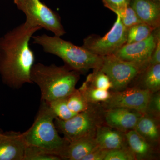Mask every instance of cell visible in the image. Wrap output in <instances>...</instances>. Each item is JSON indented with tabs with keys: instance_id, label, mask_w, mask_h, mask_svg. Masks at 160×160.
Returning <instances> with one entry per match:
<instances>
[{
	"instance_id": "obj_6",
	"label": "cell",
	"mask_w": 160,
	"mask_h": 160,
	"mask_svg": "<svg viewBox=\"0 0 160 160\" xmlns=\"http://www.w3.org/2000/svg\"><path fill=\"white\" fill-rule=\"evenodd\" d=\"M127 30L117 16L116 21L108 33L103 37L96 34L88 36L83 40L82 46L92 53L102 57L113 54L126 44Z\"/></svg>"
},
{
	"instance_id": "obj_31",
	"label": "cell",
	"mask_w": 160,
	"mask_h": 160,
	"mask_svg": "<svg viewBox=\"0 0 160 160\" xmlns=\"http://www.w3.org/2000/svg\"><path fill=\"white\" fill-rule=\"evenodd\" d=\"M13 1L15 4L17 6L18 9L20 10L25 2V0H13Z\"/></svg>"
},
{
	"instance_id": "obj_26",
	"label": "cell",
	"mask_w": 160,
	"mask_h": 160,
	"mask_svg": "<svg viewBox=\"0 0 160 160\" xmlns=\"http://www.w3.org/2000/svg\"><path fill=\"white\" fill-rule=\"evenodd\" d=\"M136 160L129 148L126 147L120 149L109 150L104 160Z\"/></svg>"
},
{
	"instance_id": "obj_25",
	"label": "cell",
	"mask_w": 160,
	"mask_h": 160,
	"mask_svg": "<svg viewBox=\"0 0 160 160\" xmlns=\"http://www.w3.org/2000/svg\"><path fill=\"white\" fill-rule=\"evenodd\" d=\"M116 14L119 17L123 25L127 29L134 25L142 23L129 4Z\"/></svg>"
},
{
	"instance_id": "obj_24",
	"label": "cell",
	"mask_w": 160,
	"mask_h": 160,
	"mask_svg": "<svg viewBox=\"0 0 160 160\" xmlns=\"http://www.w3.org/2000/svg\"><path fill=\"white\" fill-rule=\"evenodd\" d=\"M47 103L56 118L60 119L68 120L78 114L72 112L69 109L67 105L66 98L58 99Z\"/></svg>"
},
{
	"instance_id": "obj_2",
	"label": "cell",
	"mask_w": 160,
	"mask_h": 160,
	"mask_svg": "<svg viewBox=\"0 0 160 160\" xmlns=\"http://www.w3.org/2000/svg\"><path fill=\"white\" fill-rule=\"evenodd\" d=\"M80 74L66 65L47 66L38 63L32 68L30 78L32 84L39 88L41 100L49 102L71 94L76 89Z\"/></svg>"
},
{
	"instance_id": "obj_23",
	"label": "cell",
	"mask_w": 160,
	"mask_h": 160,
	"mask_svg": "<svg viewBox=\"0 0 160 160\" xmlns=\"http://www.w3.org/2000/svg\"><path fill=\"white\" fill-rule=\"evenodd\" d=\"M79 89L89 103L106 102L111 94L109 90L90 87L84 83Z\"/></svg>"
},
{
	"instance_id": "obj_4",
	"label": "cell",
	"mask_w": 160,
	"mask_h": 160,
	"mask_svg": "<svg viewBox=\"0 0 160 160\" xmlns=\"http://www.w3.org/2000/svg\"><path fill=\"white\" fill-rule=\"evenodd\" d=\"M55 118L48 103L41 100L33 124L22 135L27 145L42 148L62 158V153L69 142L59 134L55 125Z\"/></svg>"
},
{
	"instance_id": "obj_17",
	"label": "cell",
	"mask_w": 160,
	"mask_h": 160,
	"mask_svg": "<svg viewBox=\"0 0 160 160\" xmlns=\"http://www.w3.org/2000/svg\"><path fill=\"white\" fill-rule=\"evenodd\" d=\"M158 126L154 117L150 115H142L134 129L149 143H155L159 140Z\"/></svg>"
},
{
	"instance_id": "obj_7",
	"label": "cell",
	"mask_w": 160,
	"mask_h": 160,
	"mask_svg": "<svg viewBox=\"0 0 160 160\" xmlns=\"http://www.w3.org/2000/svg\"><path fill=\"white\" fill-rule=\"evenodd\" d=\"M20 10L25 13L26 22L30 25L40 26L60 37L66 34L59 15L40 0H25Z\"/></svg>"
},
{
	"instance_id": "obj_30",
	"label": "cell",
	"mask_w": 160,
	"mask_h": 160,
	"mask_svg": "<svg viewBox=\"0 0 160 160\" xmlns=\"http://www.w3.org/2000/svg\"><path fill=\"white\" fill-rule=\"evenodd\" d=\"M158 64H160V39L158 41L149 62V65Z\"/></svg>"
},
{
	"instance_id": "obj_15",
	"label": "cell",
	"mask_w": 160,
	"mask_h": 160,
	"mask_svg": "<svg viewBox=\"0 0 160 160\" xmlns=\"http://www.w3.org/2000/svg\"><path fill=\"white\" fill-rule=\"evenodd\" d=\"M98 146L95 136L80 138L69 142L61 156L62 160H82Z\"/></svg>"
},
{
	"instance_id": "obj_18",
	"label": "cell",
	"mask_w": 160,
	"mask_h": 160,
	"mask_svg": "<svg viewBox=\"0 0 160 160\" xmlns=\"http://www.w3.org/2000/svg\"><path fill=\"white\" fill-rule=\"evenodd\" d=\"M137 79L139 80L142 89H147L152 93L159 91L160 64L149 65L141 72Z\"/></svg>"
},
{
	"instance_id": "obj_13",
	"label": "cell",
	"mask_w": 160,
	"mask_h": 160,
	"mask_svg": "<svg viewBox=\"0 0 160 160\" xmlns=\"http://www.w3.org/2000/svg\"><path fill=\"white\" fill-rule=\"evenodd\" d=\"M129 5L142 22L154 29L160 27V1L130 0Z\"/></svg>"
},
{
	"instance_id": "obj_21",
	"label": "cell",
	"mask_w": 160,
	"mask_h": 160,
	"mask_svg": "<svg viewBox=\"0 0 160 160\" xmlns=\"http://www.w3.org/2000/svg\"><path fill=\"white\" fill-rule=\"evenodd\" d=\"M67 105L69 109L75 113H79L89 109V103L87 102L79 89H75L66 97Z\"/></svg>"
},
{
	"instance_id": "obj_29",
	"label": "cell",
	"mask_w": 160,
	"mask_h": 160,
	"mask_svg": "<svg viewBox=\"0 0 160 160\" xmlns=\"http://www.w3.org/2000/svg\"><path fill=\"white\" fill-rule=\"evenodd\" d=\"M108 151L98 146L89 154L83 158L82 160H104Z\"/></svg>"
},
{
	"instance_id": "obj_10",
	"label": "cell",
	"mask_w": 160,
	"mask_h": 160,
	"mask_svg": "<svg viewBox=\"0 0 160 160\" xmlns=\"http://www.w3.org/2000/svg\"><path fill=\"white\" fill-rule=\"evenodd\" d=\"M152 92L138 87H127L111 93L110 97L102 105L106 109L111 108H127L146 114Z\"/></svg>"
},
{
	"instance_id": "obj_9",
	"label": "cell",
	"mask_w": 160,
	"mask_h": 160,
	"mask_svg": "<svg viewBox=\"0 0 160 160\" xmlns=\"http://www.w3.org/2000/svg\"><path fill=\"white\" fill-rule=\"evenodd\" d=\"M159 39L160 27H158L145 39L137 42L125 44L113 55L121 59L146 68L149 65L152 55Z\"/></svg>"
},
{
	"instance_id": "obj_5",
	"label": "cell",
	"mask_w": 160,
	"mask_h": 160,
	"mask_svg": "<svg viewBox=\"0 0 160 160\" xmlns=\"http://www.w3.org/2000/svg\"><path fill=\"white\" fill-rule=\"evenodd\" d=\"M145 69L112 54L103 57L99 69L109 77L112 84V89L118 91L128 87Z\"/></svg>"
},
{
	"instance_id": "obj_16",
	"label": "cell",
	"mask_w": 160,
	"mask_h": 160,
	"mask_svg": "<svg viewBox=\"0 0 160 160\" xmlns=\"http://www.w3.org/2000/svg\"><path fill=\"white\" fill-rule=\"evenodd\" d=\"M125 137L129 149L136 159H144L151 155L152 150L150 143L134 129L126 132Z\"/></svg>"
},
{
	"instance_id": "obj_22",
	"label": "cell",
	"mask_w": 160,
	"mask_h": 160,
	"mask_svg": "<svg viewBox=\"0 0 160 160\" xmlns=\"http://www.w3.org/2000/svg\"><path fill=\"white\" fill-rule=\"evenodd\" d=\"M87 86L97 89L109 90L112 89V84L109 77L100 69H93L84 82Z\"/></svg>"
},
{
	"instance_id": "obj_27",
	"label": "cell",
	"mask_w": 160,
	"mask_h": 160,
	"mask_svg": "<svg viewBox=\"0 0 160 160\" xmlns=\"http://www.w3.org/2000/svg\"><path fill=\"white\" fill-rule=\"evenodd\" d=\"M160 113V94L159 91L152 93L149 100L146 113L154 118H158Z\"/></svg>"
},
{
	"instance_id": "obj_12",
	"label": "cell",
	"mask_w": 160,
	"mask_h": 160,
	"mask_svg": "<svg viewBox=\"0 0 160 160\" xmlns=\"http://www.w3.org/2000/svg\"><path fill=\"white\" fill-rule=\"evenodd\" d=\"M105 119L107 126L123 132L134 129L140 117L143 114L127 108L106 109Z\"/></svg>"
},
{
	"instance_id": "obj_1",
	"label": "cell",
	"mask_w": 160,
	"mask_h": 160,
	"mask_svg": "<svg viewBox=\"0 0 160 160\" xmlns=\"http://www.w3.org/2000/svg\"><path fill=\"white\" fill-rule=\"evenodd\" d=\"M42 29L25 22L0 38V76L3 83L11 89L32 84L30 73L35 56L29 41Z\"/></svg>"
},
{
	"instance_id": "obj_11",
	"label": "cell",
	"mask_w": 160,
	"mask_h": 160,
	"mask_svg": "<svg viewBox=\"0 0 160 160\" xmlns=\"http://www.w3.org/2000/svg\"><path fill=\"white\" fill-rule=\"evenodd\" d=\"M26 146L22 133L0 132V160H24Z\"/></svg>"
},
{
	"instance_id": "obj_14",
	"label": "cell",
	"mask_w": 160,
	"mask_h": 160,
	"mask_svg": "<svg viewBox=\"0 0 160 160\" xmlns=\"http://www.w3.org/2000/svg\"><path fill=\"white\" fill-rule=\"evenodd\" d=\"M123 132L109 126L99 125L96 131L95 138L101 148L109 150L126 147V137Z\"/></svg>"
},
{
	"instance_id": "obj_3",
	"label": "cell",
	"mask_w": 160,
	"mask_h": 160,
	"mask_svg": "<svg viewBox=\"0 0 160 160\" xmlns=\"http://www.w3.org/2000/svg\"><path fill=\"white\" fill-rule=\"evenodd\" d=\"M32 38L33 44L42 46L45 52L58 57L64 61L65 65L80 74L90 69H99L102 65L103 57L60 37L44 34L33 36Z\"/></svg>"
},
{
	"instance_id": "obj_19",
	"label": "cell",
	"mask_w": 160,
	"mask_h": 160,
	"mask_svg": "<svg viewBox=\"0 0 160 160\" xmlns=\"http://www.w3.org/2000/svg\"><path fill=\"white\" fill-rule=\"evenodd\" d=\"M155 29L144 23L132 26L127 30L126 44L137 42L146 39Z\"/></svg>"
},
{
	"instance_id": "obj_20",
	"label": "cell",
	"mask_w": 160,
	"mask_h": 160,
	"mask_svg": "<svg viewBox=\"0 0 160 160\" xmlns=\"http://www.w3.org/2000/svg\"><path fill=\"white\" fill-rule=\"evenodd\" d=\"M58 155L37 146L27 145L24 160H61Z\"/></svg>"
},
{
	"instance_id": "obj_8",
	"label": "cell",
	"mask_w": 160,
	"mask_h": 160,
	"mask_svg": "<svg viewBox=\"0 0 160 160\" xmlns=\"http://www.w3.org/2000/svg\"><path fill=\"white\" fill-rule=\"evenodd\" d=\"M54 123L58 132L68 142L85 137L95 136L99 125L97 116L90 108L68 120L55 118Z\"/></svg>"
},
{
	"instance_id": "obj_28",
	"label": "cell",
	"mask_w": 160,
	"mask_h": 160,
	"mask_svg": "<svg viewBox=\"0 0 160 160\" xmlns=\"http://www.w3.org/2000/svg\"><path fill=\"white\" fill-rule=\"evenodd\" d=\"M104 6L116 14L129 5L130 0H102Z\"/></svg>"
},
{
	"instance_id": "obj_32",
	"label": "cell",
	"mask_w": 160,
	"mask_h": 160,
	"mask_svg": "<svg viewBox=\"0 0 160 160\" xmlns=\"http://www.w3.org/2000/svg\"><path fill=\"white\" fill-rule=\"evenodd\" d=\"M156 1H160V0H156Z\"/></svg>"
}]
</instances>
